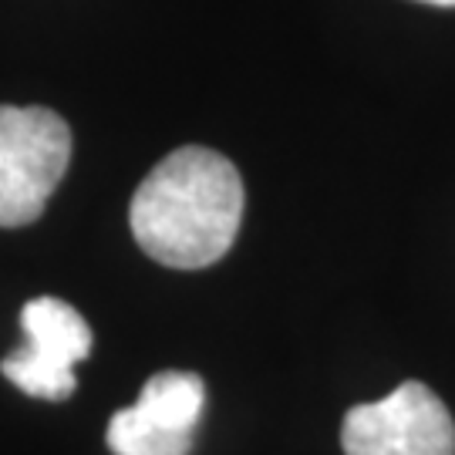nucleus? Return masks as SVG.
Returning a JSON list of instances; mask_svg holds the SVG:
<instances>
[{
    "label": "nucleus",
    "mask_w": 455,
    "mask_h": 455,
    "mask_svg": "<svg viewBox=\"0 0 455 455\" xmlns=\"http://www.w3.org/2000/svg\"><path fill=\"white\" fill-rule=\"evenodd\" d=\"M71 163V129L51 108L0 105V227L34 223Z\"/></svg>",
    "instance_id": "f03ea898"
},
{
    "label": "nucleus",
    "mask_w": 455,
    "mask_h": 455,
    "mask_svg": "<svg viewBox=\"0 0 455 455\" xmlns=\"http://www.w3.org/2000/svg\"><path fill=\"white\" fill-rule=\"evenodd\" d=\"M419 4H432V7H455V0H419Z\"/></svg>",
    "instance_id": "0eeeda50"
},
{
    "label": "nucleus",
    "mask_w": 455,
    "mask_h": 455,
    "mask_svg": "<svg viewBox=\"0 0 455 455\" xmlns=\"http://www.w3.org/2000/svg\"><path fill=\"white\" fill-rule=\"evenodd\" d=\"M108 449L115 455H189L193 452V435L163 428L132 405L112 415Z\"/></svg>",
    "instance_id": "423d86ee"
},
{
    "label": "nucleus",
    "mask_w": 455,
    "mask_h": 455,
    "mask_svg": "<svg viewBox=\"0 0 455 455\" xmlns=\"http://www.w3.org/2000/svg\"><path fill=\"white\" fill-rule=\"evenodd\" d=\"M24 347L4 358L0 371L31 398L65 402L75 391V364L92 355V327L58 297H37L20 310Z\"/></svg>",
    "instance_id": "20e7f679"
},
{
    "label": "nucleus",
    "mask_w": 455,
    "mask_h": 455,
    "mask_svg": "<svg viewBox=\"0 0 455 455\" xmlns=\"http://www.w3.org/2000/svg\"><path fill=\"white\" fill-rule=\"evenodd\" d=\"M344 455H455V422L435 391L405 381L371 405H355L341 425Z\"/></svg>",
    "instance_id": "7ed1b4c3"
},
{
    "label": "nucleus",
    "mask_w": 455,
    "mask_h": 455,
    "mask_svg": "<svg viewBox=\"0 0 455 455\" xmlns=\"http://www.w3.org/2000/svg\"><path fill=\"white\" fill-rule=\"evenodd\" d=\"M243 180L227 156L203 146L169 152L132 196L135 243L172 270L223 260L243 220Z\"/></svg>",
    "instance_id": "f257e3e1"
},
{
    "label": "nucleus",
    "mask_w": 455,
    "mask_h": 455,
    "mask_svg": "<svg viewBox=\"0 0 455 455\" xmlns=\"http://www.w3.org/2000/svg\"><path fill=\"white\" fill-rule=\"evenodd\" d=\"M206 402V385L193 371H159L146 381L135 408L163 428L193 435Z\"/></svg>",
    "instance_id": "39448f33"
}]
</instances>
